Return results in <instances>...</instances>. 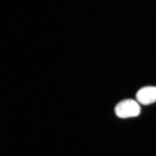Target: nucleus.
I'll return each instance as SVG.
<instances>
[{
	"label": "nucleus",
	"mask_w": 156,
	"mask_h": 156,
	"mask_svg": "<svg viewBox=\"0 0 156 156\" xmlns=\"http://www.w3.org/2000/svg\"><path fill=\"white\" fill-rule=\"evenodd\" d=\"M115 112L119 118L134 117L139 116L140 113V107L136 101L127 99L122 101L117 105Z\"/></svg>",
	"instance_id": "f257e3e1"
},
{
	"label": "nucleus",
	"mask_w": 156,
	"mask_h": 156,
	"mask_svg": "<svg viewBox=\"0 0 156 156\" xmlns=\"http://www.w3.org/2000/svg\"><path fill=\"white\" fill-rule=\"evenodd\" d=\"M138 102L144 105H148L156 102V87L152 86L140 88L136 94Z\"/></svg>",
	"instance_id": "f03ea898"
}]
</instances>
